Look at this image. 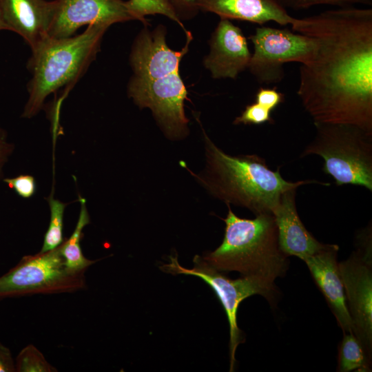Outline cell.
Segmentation results:
<instances>
[{
    "label": "cell",
    "instance_id": "obj_1",
    "mask_svg": "<svg viewBox=\"0 0 372 372\" xmlns=\"http://www.w3.org/2000/svg\"><path fill=\"white\" fill-rule=\"evenodd\" d=\"M294 32L314 42L300 66L297 94L313 123H343L372 132V9L339 7L296 18Z\"/></svg>",
    "mask_w": 372,
    "mask_h": 372
},
{
    "label": "cell",
    "instance_id": "obj_2",
    "mask_svg": "<svg viewBox=\"0 0 372 372\" xmlns=\"http://www.w3.org/2000/svg\"><path fill=\"white\" fill-rule=\"evenodd\" d=\"M203 132L206 158L204 169L196 174L185 163L180 164L209 194L226 204L247 208L255 215L272 214L285 192L309 183L330 185L315 180L287 181L282 177L279 168L271 169L265 158L256 154L229 155L204 130Z\"/></svg>",
    "mask_w": 372,
    "mask_h": 372
},
{
    "label": "cell",
    "instance_id": "obj_3",
    "mask_svg": "<svg viewBox=\"0 0 372 372\" xmlns=\"http://www.w3.org/2000/svg\"><path fill=\"white\" fill-rule=\"evenodd\" d=\"M190 43L186 39L180 50L154 47L130 60L133 75L127 84L129 97L140 108H149L165 135L173 140L189 133L184 110L187 91L179 67Z\"/></svg>",
    "mask_w": 372,
    "mask_h": 372
},
{
    "label": "cell",
    "instance_id": "obj_4",
    "mask_svg": "<svg viewBox=\"0 0 372 372\" xmlns=\"http://www.w3.org/2000/svg\"><path fill=\"white\" fill-rule=\"evenodd\" d=\"M108 26L87 25L81 34L67 38L47 37L34 48L27 68L28 99L22 117L30 118L42 109L45 100L62 88L69 90L84 75L100 51Z\"/></svg>",
    "mask_w": 372,
    "mask_h": 372
},
{
    "label": "cell",
    "instance_id": "obj_5",
    "mask_svg": "<svg viewBox=\"0 0 372 372\" xmlns=\"http://www.w3.org/2000/svg\"><path fill=\"white\" fill-rule=\"evenodd\" d=\"M228 213L223 240L203 258L219 271H238L242 276H257L273 282L285 275L289 266L280 249L273 214L256 215L253 219L237 216L227 204Z\"/></svg>",
    "mask_w": 372,
    "mask_h": 372
},
{
    "label": "cell",
    "instance_id": "obj_6",
    "mask_svg": "<svg viewBox=\"0 0 372 372\" xmlns=\"http://www.w3.org/2000/svg\"><path fill=\"white\" fill-rule=\"evenodd\" d=\"M314 138L300 157L318 155L322 170L338 186L351 184L372 191V132L343 123L314 124Z\"/></svg>",
    "mask_w": 372,
    "mask_h": 372
},
{
    "label": "cell",
    "instance_id": "obj_7",
    "mask_svg": "<svg viewBox=\"0 0 372 372\" xmlns=\"http://www.w3.org/2000/svg\"><path fill=\"white\" fill-rule=\"evenodd\" d=\"M85 273L72 271L66 267L61 245L52 250L25 256L0 276V300L75 292L85 287Z\"/></svg>",
    "mask_w": 372,
    "mask_h": 372
},
{
    "label": "cell",
    "instance_id": "obj_8",
    "mask_svg": "<svg viewBox=\"0 0 372 372\" xmlns=\"http://www.w3.org/2000/svg\"><path fill=\"white\" fill-rule=\"evenodd\" d=\"M169 258V263L160 267L162 271L172 275L185 274L201 278L213 289L223 305L229 326V371H233L236 349L239 344L244 342L242 332L237 323L238 307L245 299L255 294L261 295L269 302H272L277 293L274 282L253 276L231 279L211 266L199 255L194 257V266L191 269L182 267L177 256H170Z\"/></svg>",
    "mask_w": 372,
    "mask_h": 372
},
{
    "label": "cell",
    "instance_id": "obj_9",
    "mask_svg": "<svg viewBox=\"0 0 372 372\" xmlns=\"http://www.w3.org/2000/svg\"><path fill=\"white\" fill-rule=\"evenodd\" d=\"M254 46L248 70L260 84L281 82L285 75L284 65L304 64L314 50L313 39L290 30L261 25L249 37Z\"/></svg>",
    "mask_w": 372,
    "mask_h": 372
},
{
    "label": "cell",
    "instance_id": "obj_10",
    "mask_svg": "<svg viewBox=\"0 0 372 372\" xmlns=\"http://www.w3.org/2000/svg\"><path fill=\"white\" fill-rule=\"evenodd\" d=\"M353 333L371 355L372 350V271L371 230L369 227L358 236V248L351 256L338 263Z\"/></svg>",
    "mask_w": 372,
    "mask_h": 372
},
{
    "label": "cell",
    "instance_id": "obj_11",
    "mask_svg": "<svg viewBox=\"0 0 372 372\" xmlns=\"http://www.w3.org/2000/svg\"><path fill=\"white\" fill-rule=\"evenodd\" d=\"M48 36L56 39L75 35L84 25L111 26L134 20L123 0H54Z\"/></svg>",
    "mask_w": 372,
    "mask_h": 372
},
{
    "label": "cell",
    "instance_id": "obj_12",
    "mask_svg": "<svg viewBox=\"0 0 372 372\" xmlns=\"http://www.w3.org/2000/svg\"><path fill=\"white\" fill-rule=\"evenodd\" d=\"M203 65L212 78L236 79L248 68L251 53L242 30L231 20L220 19L209 40Z\"/></svg>",
    "mask_w": 372,
    "mask_h": 372
},
{
    "label": "cell",
    "instance_id": "obj_13",
    "mask_svg": "<svg viewBox=\"0 0 372 372\" xmlns=\"http://www.w3.org/2000/svg\"><path fill=\"white\" fill-rule=\"evenodd\" d=\"M338 250L337 245L327 244L323 249L306 257L303 261L326 298L343 333H353V324L339 270Z\"/></svg>",
    "mask_w": 372,
    "mask_h": 372
},
{
    "label": "cell",
    "instance_id": "obj_14",
    "mask_svg": "<svg viewBox=\"0 0 372 372\" xmlns=\"http://www.w3.org/2000/svg\"><path fill=\"white\" fill-rule=\"evenodd\" d=\"M54 9V0H0L5 30L18 34L31 50L48 37Z\"/></svg>",
    "mask_w": 372,
    "mask_h": 372
},
{
    "label": "cell",
    "instance_id": "obj_15",
    "mask_svg": "<svg viewBox=\"0 0 372 372\" xmlns=\"http://www.w3.org/2000/svg\"><path fill=\"white\" fill-rule=\"evenodd\" d=\"M297 188L285 192L272 214L278 230V245L287 256H294L303 260L322 249L327 244L317 240L305 228L296 205Z\"/></svg>",
    "mask_w": 372,
    "mask_h": 372
},
{
    "label": "cell",
    "instance_id": "obj_16",
    "mask_svg": "<svg viewBox=\"0 0 372 372\" xmlns=\"http://www.w3.org/2000/svg\"><path fill=\"white\" fill-rule=\"evenodd\" d=\"M199 11L217 14L220 19L245 21L260 25L272 21L291 25L295 17L278 0H196Z\"/></svg>",
    "mask_w": 372,
    "mask_h": 372
},
{
    "label": "cell",
    "instance_id": "obj_17",
    "mask_svg": "<svg viewBox=\"0 0 372 372\" xmlns=\"http://www.w3.org/2000/svg\"><path fill=\"white\" fill-rule=\"evenodd\" d=\"M81 210L75 229L70 237L65 238L61 245V253L66 267L72 271L85 272L87 269L97 260H92L84 255L81 247L83 228L90 224V216L86 208L85 200L79 198Z\"/></svg>",
    "mask_w": 372,
    "mask_h": 372
},
{
    "label": "cell",
    "instance_id": "obj_18",
    "mask_svg": "<svg viewBox=\"0 0 372 372\" xmlns=\"http://www.w3.org/2000/svg\"><path fill=\"white\" fill-rule=\"evenodd\" d=\"M338 349V367L340 372L371 371V355L353 333H343Z\"/></svg>",
    "mask_w": 372,
    "mask_h": 372
},
{
    "label": "cell",
    "instance_id": "obj_19",
    "mask_svg": "<svg viewBox=\"0 0 372 372\" xmlns=\"http://www.w3.org/2000/svg\"><path fill=\"white\" fill-rule=\"evenodd\" d=\"M125 3L134 20H138L144 25H148L146 16L161 14L176 22L185 32L187 31L169 0H127Z\"/></svg>",
    "mask_w": 372,
    "mask_h": 372
},
{
    "label": "cell",
    "instance_id": "obj_20",
    "mask_svg": "<svg viewBox=\"0 0 372 372\" xmlns=\"http://www.w3.org/2000/svg\"><path fill=\"white\" fill-rule=\"evenodd\" d=\"M47 200L50 209V220L44 235L41 252L52 250L59 247L65 239L63 238V230L64 211L67 204L51 196Z\"/></svg>",
    "mask_w": 372,
    "mask_h": 372
},
{
    "label": "cell",
    "instance_id": "obj_21",
    "mask_svg": "<svg viewBox=\"0 0 372 372\" xmlns=\"http://www.w3.org/2000/svg\"><path fill=\"white\" fill-rule=\"evenodd\" d=\"M14 362L16 372H56L58 371L32 344L23 348L16 357Z\"/></svg>",
    "mask_w": 372,
    "mask_h": 372
},
{
    "label": "cell",
    "instance_id": "obj_22",
    "mask_svg": "<svg viewBox=\"0 0 372 372\" xmlns=\"http://www.w3.org/2000/svg\"><path fill=\"white\" fill-rule=\"evenodd\" d=\"M286 10H305L313 6L326 5L336 8L347 6H371L372 0H278Z\"/></svg>",
    "mask_w": 372,
    "mask_h": 372
},
{
    "label": "cell",
    "instance_id": "obj_23",
    "mask_svg": "<svg viewBox=\"0 0 372 372\" xmlns=\"http://www.w3.org/2000/svg\"><path fill=\"white\" fill-rule=\"evenodd\" d=\"M273 121L271 111L255 102L247 105L241 114L234 119L233 124L261 125Z\"/></svg>",
    "mask_w": 372,
    "mask_h": 372
},
{
    "label": "cell",
    "instance_id": "obj_24",
    "mask_svg": "<svg viewBox=\"0 0 372 372\" xmlns=\"http://www.w3.org/2000/svg\"><path fill=\"white\" fill-rule=\"evenodd\" d=\"M3 181L22 198H29L35 193V180L30 175L22 174L14 178H6Z\"/></svg>",
    "mask_w": 372,
    "mask_h": 372
},
{
    "label": "cell",
    "instance_id": "obj_25",
    "mask_svg": "<svg viewBox=\"0 0 372 372\" xmlns=\"http://www.w3.org/2000/svg\"><path fill=\"white\" fill-rule=\"evenodd\" d=\"M284 101V94L278 92L276 87L273 88L260 87L255 96V102L271 112Z\"/></svg>",
    "mask_w": 372,
    "mask_h": 372
},
{
    "label": "cell",
    "instance_id": "obj_26",
    "mask_svg": "<svg viewBox=\"0 0 372 372\" xmlns=\"http://www.w3.org/2000/svg\"><path fill=\"white\" fill-rule=\"evenodd\" d=\"M173 10L180 21L194 18L199 10L196 0H169Z\"/></svg>",
    "mask_w": 372,
    "mask_h": 372
},
{
    "label": "cell",
    "instance_id": "obj_27",
    "mask_svg": "<svg viewBox=\"0 0 372 372\" xmlns=\"http://www.w3.org/2000/svg\"><path fill=\"white\" fill-rule=\"evenodd\" d=\"M0 372H15V362L10 350L0 343Z\"/></svg>",
    "mask_w": 372,
    "mask_h": 372
},
{
    "label": "cell",
    "instance_id": "obj_28",
    "mask_svg": "<svg viewBox=\"0 0 372 372\" xmlns=\"http://www.w3.org/2000/svg\"><path fill=\"white\" fill-rule=\"evenodd\" d=\"M13 145L6 141V133L0 128V178L3 165L13 150Z\"/></svg>",
    "mask_w": 372,
    "mask_h": 372
},
{
    "label": "cell",
    "instance_id": "obj_29",
    "mask_svg": "<svg viewBox=\"0 0 372 372\" xmlns=\"http://www.w3.org/2000/svg\"><path fill=\"white\" fill-rule=\"evenodd\" d=\"M1 30H5V28H4V25H3V23L1 19V17H0V31Z\"/></svg>",
    "mask_w": 372,
    "mask_h": 372
}]
</instances>
